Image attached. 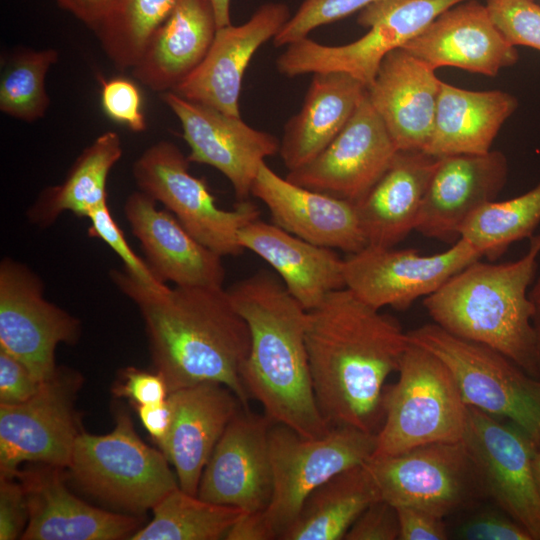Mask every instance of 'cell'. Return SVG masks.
<instances>
[{
    "instance_id": "44",
    "label": "cell",
    "mask_w": 540,
    "mask_h": 540,
    "mask_svg": "<svg viewBox=\"0 0 540 540\" xmlns=\"http://www.w3.org/2000/svg\"><path fill=\"white\" fill-rule=\"evenodd\" d=\"M15 477L0 473V540L18 538L28 522L25 492Z\"/></svg>"
},
{
    "instance_id": "42",
    "label": "cell",
    "mask_w": 540,
    "mask_h": 540,
    "mask_svg": "<svg viewBox=\"0 0 540 540\" xmlns=\"http://www.w3.org/2000/svg\"><path fill=\"white\" fill-rule=\"evenodd\" d=\"M455 536L463 540H532L529 533L501 509L471 515L459 524Z\"/></svg>"
},
{
    "instance_id": "17",
    "label": "cell",
    "mask_w": 540,
    "mask_h": 540,
    "mask_svg": "<svg viewBox=\"0 0 540 540\" xmlns=\"http://www.w3.org/2000/svg\"><path fill=\"white\" fill-rule=\"evenodd\" d=\"M161 98L180 122L190 148L188 160L220 171L238 201L247 200L260 166L279 152L280 141L249 126L240 116L225 114L173 91L162 93Z\"/></svg>"
},
{
    "instance_id": "2",
    "label": "cell",
    "mask_w": 540,
    "mask_h": 540,
    "mask_svg": "<svg viewBox=\"0 0 540 540\" xmlns=\"http://www.w3.org/2000/svg\"><path fill=\"white\" fill-rule=\"evenodd\" d=\"M117 288L138 307L156 372L169 393L201 383L229 388L243 407L249 394L242 368L251 347L247 322L223 287L152 288L125 268L113 269Z\"/></svg>"
},
{
    "instance_id": "53",
    "label": "cell",
    "mask_w": 540,
    "mask_h": 540,
    "mask_svg": "<svg viewBox=\"0 0 540 540\" xmlns=\"http://www.w3.org/2000/svg\"><path fill=\"white\" fill-rule=\"evenodd\" d=\"M534 473L537 482V486L540 492V450H537L533 460Z\"/></svg>"
},
{
    "instance_id": "31",
    "label": "cell",
    "mask_w": 540,
    "mask_h": 540,
    "mask_svg": "<svg viewBox=\"0 0 540 540\" xmlns=\"http://www.w3.org/2000/svg\"><path fill=\"white\" fill-rule=\"evenodd\" d=\"M517 107V98L505 91H473L442 81L433 129L423 152L438 158L487 153Z\"/></svg>"
},
{
    "instance_id": "26",
    "label": "cell",
    "mask_w": 540,
    "mask_h": 540,
    "mask_svg": "<svg viewBox=\"0 0 540 540\" xmlns=\"http://www.w3.org/2000/svg\"><path fill=\"white\" fill-rule=\"evenodd\" d=\"M168 398L173 420L159 448L174 467L179 487L197 495L205 465L242 404L229 388L213 382L172 391Z\"/></svg>"
},
{
    "instance_id": "25",
    "label": "cell",
    "mask_w": 540,
    "mask_h": 540,
    "mask_svg": "<svg viewBox=\"0 0 540 540\" xmlns=\"http://www.w3.org/2000/svg\"><path fill=\"white\" fill-rule=\"evenodd\" d=\"M442 81L403 48L382 60L367 96L402 151H423L434 125Z\"/></svg>"
},
{
    "instance_id": "19",
    "label": "cell",
    "mask_w": 540,
    "mask_h": 540,
    "mask_svg": "<svg viewBox=\"0 0 540 540\" xmlns=\"http://www.w3.org/2000/svg\"><path fill=\"white\" fill-rule=\"evenodd\" d=\"M290 17L286 4L268 2L245 23L218 28L203 60L172 91L225 114L240 116L242 79L253 55L274 39Z\"/></svg>"
},
{
    "instance_id": "45",
    "label": "cell",
    "mask_w": 540,
    "mask_h": 540,
    "mask_svg": "<svg viewBox=\"0 0 540 540\" xmlns=\"http://www.w3.org/2000/svg\"><path fill=\"white\" fill-rule=\"evenodd\" d=\"M43 382L14 356L0 348V404H19L33 397Z\"/></svg>"
},
{
    "instance_id": "37",
    "label": "cell",
    "mask_w": 540,
    "mask_h": 540,
    "mask_svg": "<svg viewBox=\"0 0 540 540\" xmlns=\"http://www.w3.org/2000/svg\"><path fill=\"white\" fill-rule=\"evenodd\" d=\"M58 60V51L21 49L9 58L0 81V110L28 123L45 116L50 98L46 74Z\"/></svg>"
},
{
    "instance_id": "27",
    "label": "cell",
    "mask_w": 540,
    "mask_h": 540,
    "mask_svg": "<svg viewBox=\"0 0 540 540\" xmlns=\"http://www.w3.org/2000/svg\"><path fill=\"white\" fill-rule=\"evenodd\" d=\"M241 247L265 260L289 293L306 309L317 307L333 291L345 288L344 259L334 249L303 240L256 219L238 232Z\"/></svg>"
},
{
    "instance_id": "10",
    "label": "cell",
    "mask_w": 540,
    "mask_h": 540,
    "mask_svg": "<svg viewBox=\"0 0 540 540\" xmlns=\"http://www.w3.org/2000/svg\"><path fill=\"white\" fill-rule=\"evenodd\" d=\"M189 163L177 145L161 140L137 158L132 172L140 191L163 204L199 242L222 257L240 255L238 232L259 218V209L248 199L231 210L220 208Z\"/></svg>"
},
{
    "instance_id": "23",
    "label": "cell",
    "mask_w": 540,
    "mask_h": 540,
    "mask_svg": "<svg viewBox=\"0 0 540 540\" xmlns=\"http://www.w3.org/2000/svg\"><path fill=\"white\" fill-rule=\"evenodd\" d=\"M251 195L266 205L272 223L303 240L347 254L367 246L355 203L299 186L266 162L257 172Z\"/></svg>"
},
{
    "instance_id": "33",
    "label": "cell",
    "mask_w": 540,
    "mask_h": 540,
    "mask_svg": "<svg viewBox=\"0 0 540 540\" xmlns=\"http://www.w3.org/2000/svg\"><path fill=\"white\" fill-rule=\"evenodd\" d=\"M121 156V141L116 132L107 131L98 136L77 157L61 184L43 190L28 211L30 221L47 227L65 211L87 217L93 209L108 202V175Z\"/></svg>"
},
{
    "instance_id": "52",
    "label": "cell",
    "mask_w": 540,
    "mask_h": 540,
    "mask_svg": "<svg viewBox=\"0 0 540 540\" xmlns=\"http://www.w3.org/2000/svg\"><path fill=\"white\" fill-rule=\"evenodd\" d=\"M216 18L218 28L231 24L230 3L231 0H209Z\"/></svg>"
},
{
    "instance_id": "36",
    "label": "cell",
    "mask_w": 540,
    "mask_h": 540,
    "mask_svg": "<svg viewBox=\"0 0 540 540\" xmlns=\"http://www.w3.org/2000/svg\"><path fill=\"white\" fill-rule=\"evenodd\" d=\"M539 224L540 183L519 196L476 209L461 226L459 238L495 260L512 243L531 238Z\"/></svg>"
},
{
    "instance_id": "24",
    "label": "cell",
    "mask_w": 540,
    "mask_h": 540,
    "mask_svg": "<svg viewBox=\"0 0 540 540\" xmlns=\"http://www.w3.org/2000/svg\"><path fill=\"white\" fill-rule=\"evenodd\" d=\"M132 233L138 239L153 274L163 283L182 287H223L222 256L194 238L167 209L142 191L124 204Z\"/></svg>"
},
{
    "instance_id": "18",
    "label": "cell",
    "mask_w": 540,
    "mask_h": 540,
    "mask_svg": "<svg viewBox=\"0 0 540 540\" xmlns=\"http://www.w3.org/2000/svg\"><path fill=\"white\" fill-rule=\"evenodd\" d=\"M271 420L240 411L218 440L202 472L197 496L244 513L264 512L273 491Z\"/></svg>"
},
{
    "instance_id": "43",
    "label": "cell",
    "mask_w": 540,
    "mask_h": 540,
    "mask_svg": "<svg viewBox=\"0 0 540 540\" xmlns=\"http://www.w3.org/2000/svg\"><path fill=\"white\" fill-rule=\"evenodd\" d=\"M344 539H399V521L395 506L382 499L374 501L355 520Z\"/></svg>"
},
{
    "instance_id": "39",
    "label": "cell",
    "mask_w": 540,
    "mask_h": 540,
    "mask_svg": "<svg viewBox=\"0 0 540 540\" xmlns=\"http://www.w3.org/2000/svg\"><path fill=\"white\" fill-rule=\"evenodd\" d=\"M485 5L511 45L540 51V5L534 0H486Z\"/></svg>"
},
{
    "instance_id": "47",
    "label": "cell",
    "mask_w": 540,
    "mask_h": 540,
    "mask_svg": "<svg viewBox=\"0 0 540 540\" xmlns=\"http://www.w3.org/2000/svg\"><path fill=\"white\" fill-rule=\"evenodd\" d=\"M399 521L400 540H446L444 518L410 506L395 507Z\"/></svg>"
},
{
    "instance_id": "51",
    "label": "cell",
    "mask_w": 540,
    "mask_h": 540,
    "mask_svg": "<svg viewBox=\"0 0 540 540\" xmlns=\"http://www.w3.org/2000/svg\"><path fill=\"white\" fill-rule=\"evenodd\" d=\"M529 298L533 305V324L535 327L540 351V274L535 278L529 290Z\"/></svg>"
},
{
    "instance_id": "21",
    "label": "cell",
    "mask_w": 540,
    "mask_h": 540,
    "mask_svg": "<svg viewBox=\"0 0 540 540\" xmlns=\"http://www.w3.org/2000/svg\"><path fill=\"white\" fill-rule=\"evenodd\" d=\"M401 48L434 70L455 67L489 77L519 58L486 5L477 0H464L445 10Z\"/></svg>"
},
{
    "instance_id": "50",
    "label": "cell",
    "mask_w": 540,
    "mask_h": 540,
    "mask_svg": "<svg viewBox=\"0 0 540 540\" xmlns=\"http://www.w3.org/2000/svg\"><path fill=\"white\" fill-rule=\"evenodd\" d=\"M57 4L94 30L108 0H55Z\"/></svg>"
},
{
    "instance_id": "12",
    "label": "cell",
    "mask_w": 540,
    "mask_h": 540,
    "mask_svg": "<svg viewBox=\"0 0 540 540\" xmlns=\"http://www.w3.org/2000/svg\"><path fill=\"white\" fill-rule=\"evenodd\" d=\"M82 376L57 367L39 391L19 404H0V473L32 462L67 469L81 433L75 409Z\"/></svg>"
},
{
    "instance_id": "49",
    "label": "cell",
    "mask_w": 540,
    "mask_h": 540,
    "mask_svg": "<svg viewBox=\"0 0 540 540\" xmlns=\"http://www.w3.org/2000/svg\"><path fill=\"white\" fill-rule=\"evenodd\" d=\"M260 513H243L227 532V540H271L276 539Z\"/></svg>"
},
{
    "instance_id": "34",
    "label": "cell",
    "mask_w": 540,
    "mask_h": 540,
    "mask_svg": "<svg viewBox=\"0 0 540 540\" xmlns=\"http://www.w3.org/2000/svg\"><path fill=\"white\" fill-rule=\"evenodd\" d=\"M148 525L132 534L131 540H218L244 513L211 503L180 487L168 493L153 508Z\"/></svg>"
},
{
    "instance_id": "7",
    "label": "cell",
    "mask_w": 540,
    "mask_h": 540,
    "mask_svg": "<svg viewBox=\"0 0 540 540\" xmlns=\"http://www.w3.org/2000/svg\"><path fill=\"white\" fill-rule=\"evenodd\" d=\"M67 469L89 494L135 514L179 488L166 456L140 439L126 411L116 414L108 434L81 431Z\"/></svg>"
},
{
    "instance_id": "41",
    "label": "cell",
    "mask_w": 540,
    "mask_h": 540,
    "mask_svg": "<svg viewBox=\"0 0 540 540\" xmlns=\"http://www.w3.org/2000/svg\"><path fill=\"white\" fill-rule=\"evenodd\" d=\"M101 106L105 114L133 132L146 129L143 99L138 86L125 77L101 79Z\"/></svg>"
},
{
    "instance_id": "5",
    "label": "cell",
    "mask_w": 540,
    "mask_h": 540,
    "mask_svg": "<svg viewBox=\"0 0 540 540\" xmlns=\"http://www.w3.org/2000/svg\"><path fill=\"white\" fill-rule=\"evenodd\" d=\"M398 372L397 382L384 389V422L372 456L463 441L469 406L447 366L433 353L409 342Z\"/></svg>"
},
{
    "instance_id": "11",
    "label": "cell",
    "mask_w": 540,
    "mask_h": 540,
    "mask_svg": "<svg viewBox=\"0 0 540 540\" xmlns=\"http://www.w3.org/2000/svg\"><path fill=\"white\" fill-rule=\"evenodd\" d=\"M363 466L380 499L442 518L484 493L463 441L430 443L396 455L371 456Z\"/></svg>"
},
{
    "instance_id": "35",
    "label": "cell",
    "mask_w": 540,
    "mask_h": 540,
    "mask_svg": "<svg viewBox=\"0 0 540 540\" xmlns=\"http://www.w3.org/2000/svg\"><path fill=\"white\" fill-rule=\"evenodd\" d=\"M178 0H108L94 32L119 70L133 68Z\"/></svg>"
},
{
    "instance_id": "28",
    "label": "cell",
    "mask_w": 540,
    "mask_h": 540,
    "mask_svg": "<svg viewBox=\"0 0 540 540\" xmlns=\"http://www.w3.org/2000/svg\"><path fill=\"white\" fill-rule=\"evenodd\" d=\"M438 157L398 150L390 165L356 205L367 245L394 247L415 230Z\"/></svg>"
},
{
    "instance_id": "48",
    "label": "cell",
    "mask_w": 540,
    "mask_h": 540,
    "mask_svg": "<svg viewBox=\"0 0 540 540\" xmlns=\"http://www.w3.org/2000/svg\"><path fill=\"white\" fill-rule=\"evenodd\" d=\"M139 418L154 439V441L160 446L166 439L173 420V407L167 397L165 400L137 406Z\"/></svg>"
},
{
    "instance_id": "22",
    "label": "cell",
    "mask_w": 540,
    "mask_h": 540,
    "mask_svg": "<svg viewBox=\"0 0 540 540\" xmlns=\"http://www.w3.org/2000/svg\"><path fill=\"white\" fill-rule=\"evenodd\" d=\"M507 175V159L500 151L439 157L415 231L431 239L456 242L466 219L496 199Z\"/></svg>"
},
{
    "instance_id": "6",
    "label": "cell",
    "mask_w": 540,
    "mask_h": 540,
    "mask_svg": "<svg viewBox=\"0 0 540 540\" xmlns=\"http://www.w3.org/2000/svg\"><path fill=\"white\" fill-rule=\"evenodd\" d=\"M406 334L410 343L433 353L447 366L467 406L515 424L540 450V380L501 352L435 323Z\"/></svg>"
},
{
    "instance_id": "9",
    "label": "cell",
    "mask_w": 540,
    "mask_h": 540,
    "mask_svg": "<svg viewBox=\"0 0 540 540\" xmlns=\"http://www.w3.org/2000/svg\"><path fill=\"white\" fill-rule=\"evenodd\" d=\"M377 433L335 426L319 438L272 424L269 450L273 476L270 503L262 513L279 539L317 487L349 468L362 465L375 452Z\"/></svg>"
},
{
    "instance_id": "14",
    "label": "cell",
    "mask_w": 540,
    "mask_h": 540,
    "mask_svg": "<svg viewBox=\"0 0 540 540\" xmlns=\"http://www.w3.org/2000/svg\"><path fill=\"white\" fill-rule=\"evenodd\" d=\"M482 254L459 238L440 253L422 255L413 249L367 245L344 258L345 287L368 305L406 309L437 291L453 275Z\"/></svg>"
},
{
    "instance_id": "1",
    "label": "cell",
    "mask_w": 540,
    "mask_h": 540,
    "mask_svg": "<svg viewBox=\"0 0 540 540\" xmlns=\"http://www.w3.org/2000/svg\"><path fill=\"white\" fill-rule=\"evenodd\" d=\"M305 339L316 402L327 424L377 433L384 383L398 371L407 334L345 287L308 310Z\"/></svg>"
},
{
    "instance_id": "3",
    "label": "cell",
    "mask_w": 540,
    "mask_h": 540,
    "mask_svg": "<svg viewBox=\"0 0 540 540\" xmlns=\"http://www.w3.org/2000/svg\"><path fill=\"white\" fill-rule=\"evenodd\" d=\"M227 293L248 324L251 347L242 368L249 394L274 424L319 438L330 427L314 394L306 347V310L281 279L259 270L233 284Z\"/></svg>"
},
{
    "instance_id": "20",
    "label": "cell",
    "mask_w": 540,
    "mask_h": 540,
    "mask_svg": "<svg viewBox=\"0 0 540 540\" xmlns=\"http://www.w3.org/2000/svg\"><path fill=\"white\" fill-rule=\"evenodd\" d=\"M62 469L39 464L16 473L28 507V522L21 539H129L140 529L139 517L94 507L72 494Z\"/></svg>"
},
{
    "instance_id": "40",
    "label": "cell",
    "mask_w": 540,
    "mask_h": 540,
    "mask_svg": "<svg viewBox=\"0 0 540 540\" xmlns=\"http://www.w3.org/2000/svg\"><path fill=\"white\" fill-rule=\"evenodd\" d=\"M90 220L89 234L104 241L123 261L124 268L138 281L152 288H163L146 261L129 246L122 230L113 219L108 202L93 209L87 216Z\"/></svg>"
},
{
    "instance_id": "29",
    "label": "cell",
    "mask_w": 540,
    "mask_h": 540,
    "mask_svg": "<svg viewBox=\"0 0 540 540\" xmlns=\"http://www.w3.org/2000/svg\"><path fill=\"white\" fill-rule=\"evenodd\" d=\"M217 29L209 0H178L132 68L133 77L152 91H172L203 60Z\"/></svg>"
},
{
    "instance_id": "15",
    "label": "cell",
    "mask_w": 540,
    "mask_h": 540,
    "mask_svg": "<svg viewBox=\"0 0 540 540\" xmlns=\"http://www.w3.org/2000/svg\"><path fill=\"white\" fill-rule=\"evenodd\" d=\"M43 284L26 265L5 258L0 264V348L45 382L53 376L58 344H75L80 322L47 301Z\"/></svg>"
},
{
    "instance_id": "8",
    "label": "cell",
    "mask_w": 540,
    "mask_h": 540,
    "mask_svg": "<svg viewBox=\"0 0 540 540\" xmlns=\"http://www.w3.org/2000/svg\"><path fill=\"white\" fill-rule=\"evenodd\" d=\"M464 0H378L363 8L357 23L367 28L348 44L329 46L303 38L286 46L276 60L287 77L344 72L368 87L384 57L420 34L435 18Z\"/></svg>"
},
{
    "instance_id": "46",
    "label": "cell",
    "mask_w": 540,
    "mask_h": 540,
    "mask_svg": "<svg viewBox=\"0 0 540 540\" xmlns=\"http://www.w3.org/2000/svg\"><path fill=\"white\" fill-rule=\"evenodd\" d=\"M113 393L115 396L133 401L137 406H142L165 400L169 395V389L165 379L158 372L150 373L130 367L123 372Z\"/></svg>"
},
{
    "instance_id": "30",
    "label": "cell",
    "mask_w": 540,
    "mask_h": 540,
    "mask_svg": "<svg viewBox=\"0 0 540 540\" xmlns=\"http://www.w3.org/2000/svg\"><path fill=\"white\" fill-rule=\"evenodd\" d=\"M367 87L344 72L313 74L300 111L284 126L279 153L288 171L314 159L343 129Z\"/></svg>"
},
{
    "instance_id": "4",
    "label": "cell",
    "mask_w": 540,
    "mask_h": 540,
    "mask_svg": "<svg viewBox=\"0 0 540 540\" xmlns=\"http://www.w3.org/2000/svg\"><path fill=\"white\" fill-rule=\"evenodd\" d=\"M540 258V234L530 238L519 259L469 264L423 305L444 330L487 345L540 380V351L529 290Z\"/></svg>"
},
{
    "instance_id": "38",
    "label": "cell",
    "mask_w": 540,
    "mask_h": 540,
    "mask_svg": "<svg viewBox=\"0 0 540 540\" xmlns=\"http://www.w3.org/2000/svg\"><path fill=\"white\" fill-rule=\"evenodd\" d=\"M378 0H303L293 16L274 37L276 47L308 37L314 29L361 11Z\"/></svg>"
},
{
    "instance_id": "32",
    "label": "cell",
    "mask_w": 540,
    "mask_h": 540,
    "mask_svg": "<svg viewBox=\"0 0 540 540\" xmlns=\"http://www.w3.org/2000/svg\"><path fill=\"white\" fill-rule=\"evenodd\" d=\"M379 499L363 464L349 468L310 493L295 520L279 539H344L359 515Z\"/></svg>"
},
{
    "instance_id": "16",
    "label": "cell",
    "mask_w": 540,
    "mask_h": 540,
    "mask_svg": "<svg viewBox=\"0 0 540 540\" xmlns=\"http://www.w3.org/2000/svg\"><path fill=\"white\" fill-rule=\"evenodd\" d=\"M397 151L366 91L328 146L310 162L288 171L286 178L299 186L357 203L379 180Z\"/></svg>"
},
{
    "instance_id": "13",
    "label": "cell",
    "mask_w": 540,
    "mask_h": 540,
    "mask_svg": "<svg viewBox=\"0 0 540 540\" xmlns=\"http://www.w3.org/2000/svg\"><path fill=\"white\" fill-rule=\"evenodd\" d=\"M485 494L540 540V492L533 460L538 450L515 424L469 406L463 438Z\"/></svg>"
}]
</instances>
